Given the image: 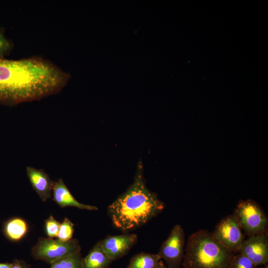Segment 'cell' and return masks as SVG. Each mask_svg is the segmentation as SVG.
<instances>
[{
	"label": "cell",
	"mask_w": 268,
	"mask_h": 268,
	"mask_svg": "<svg viewBox=\"0 0 268 268\" xmlns=\"http://www.w3.org/2000/svg\"><path fill=\"white\" fill-rule=\"evenodd\" d=\"M68 73L42 57L0 58V102L8 105L39 100L59 92Z\"/></svg>",
	"instance_id": "6da1fadb"
},
{
	"label": "cell",
	"mask_w": 268,
	"mask_h": 268,
	"mask_svg": "<svg viewBox=\"0 0 268 268\" xmlns=\"http://www.w3.org/2000/svg\"><path fill=\"white\" fill-rule=\"evenodd\" d=\"M165 207L157 195L146 187L142 166L139 164L134 182L108 206L107 211L116 228L129 232L145 224Z\"/></svg>",
	"instance_id": "7a4b0ae2"
},
{
	"label": "cell",
	"mask_w": 268,
	"mask_h": 268,
	"mask_svg": "<svg viewBox=\"0 0 268 268\" xmlns=\"http://www.w3.org/2000/svg\"><path fill=\"white\" fill-rule=\"evenodd\" d=\"M234 254L212 232L200 230L189 236L182 265L185 268H229Z\"/></svg>",
	"instance_id": "3957f363"
},
{
	"label": "cell",
	"mask_w": 268,
	"mask_h": 268,
	"mask_svg": "<svg viewBox=\"0 0 268 268\" xmlns=\"http://www.w3.org/2000/svg\"><path fill=\"white\" fill-rule=\"evenodd\" d=\"M233 215L242 230L249 236L267 233L268 216L255 201L251 199L240 201Z\"/></svg>",
	"instance_id": "277c9868"
},
{
	"label": "cell",
	"mask_w": 268,
	"mask_h": 268,
	"mask_svg": "<svg viewBox=\"0 0 268 268\" xmlns=\"http://www.w3.org/2000/svg\"><path fill=\"white\" fill-rule=\"evenodd\" d=\"M80 251L81 247L76 239L62 241L58 239L40 237L32 247L31 254L35 260L51 265L60 259Z\"/></svg>",
	"instance_id": "5b68a950"
},
{
	"label": "cell",
	"mask_w": 268,
	"mask_h": 268,
	"mask_svg": "<svg viewBox=\"0 0 268 268\" xmlns=\"http://www.w3.org/2000/svg\"><path fill=\"white\" fill-rule=\"evenodd\" d=\"M185 236L184 229L176 224L167 238L162 242L157 253L167 268H180L185 254Z\"/></svg>",
	"instance_id": "8992f818"
},
{
	"label": "cell",
	"mask_w": 268,
	"mask_h": 268,
	"mask_svg": "<svg viewBox=\"0 0 268 268\" xmlns=\"http://www.w3.org/2000/svg\"><path fill=\"white\" fill-rule=\"evenodd\" d=\"M212 234L221 244L234 254L238 253L244 241L242 229L233 214L222 219Z\"/></svg>",
	"instance_id": "52a82bcc"
},
{
	"label": "cell",
	"mask_w": 268,
	"mask_h": 268,
	"mask_svg": "<svg viewBox=\"0 0 268 268\" xmlns=\"http://www.w3.org/2000/svg\"><path fill=\"white\" fill-rule=\"evenodd\" d=\"M238 253L247 258L257 267L268 262V237L267 233L249 236L244 240Z\"/></svg>",
	"instance_id": "ba28073f"
},
{
	"label": "cell",
	"mask_w": 268,
	"mask_h": 268,
	"mask_svg": "<svg viewBox=\"0 0 268 268\" xmlns=\"http://www.w3.org/2000/svg\"><path fill=\"white\" fill-rule=\"evenodd\" d=\"M135 234L108 236L98 241L101 247L113 262L124 257L137 242Z\"/></svg>",
	"instance_id": "9c48e42d"
},
{
	"label": "cell",
	"mask_w": 268,
	"mask_h": 268,
	"mask_svg": "<svg viewBox=\"0 0 268 268\" xmlns=\"http://www.w3.org/2000/svg\"><path fill=\"white\" fill-rule=\"evenodd\" d=\"M26 174L29 182L41 200L45 202L51 198L54 187L53 182L49 175L43 169L35 167H26Z\"/></svg>",
	"instance_id": "30bf717a"
},
{
	"label": "cell",
	"mask_w": 268,
	"mask_h": 268,
	"mask_svg": "<svg viewBox=\"0 0 268 268\" xmlns=\"http://www.w3.org/2000/svg\"><path fill=\"white\" fill-rule=\"evenodd\" d=\"M52 196L53 200L62 208L71 206L88 210L98 209L96 206L82 203L76 200L62 178L54 182Z\"/></svg>",
	"instance_id": "8fae6325"
},
{
	"label": "cell",
	"mask_w": 268,
	"mask_h": 268,
	"mask_svg": "<svg viewBox=\"0 0 268 268\" xmlns=\"http://www.w3.org/2000/svg\"><path fill=\"white\" fill-rule=\"evenodd\" d=\"M29 230L27 222L19 217H11L2 224V233L5 238L13 242H17L23 239Z\"/></svg>",
	"instance_id": "7c38bea8"
},
{
	"label": "cell",
	"mask_w": 268,
	"mask_h": 268,
	"mask_svg": "<svg viewBox=\"0 0 268 268\" xmlns=\"http://www.w3.org/2000/svg\"><path fill=\"white\" fill-rule=\"evenodd\" d=\"M113 261L102 250L99 242L82 260V268H108Z\"/></svg>",
	"instance_id": "4fadbf2b"
},
{
	"label": "cell",
	"mask_w": 268,
	"mask_h": 268,
	"mask_svg": "<svg viewBox=\"0 0 268 268\" xmlns=\"http://www.w3.org/2000/svg\"><path fill=\"white\" fill-rule=\"evenodd\" d=\"M161 260L158 254L142 252L131 259L127 268H155Z\"/></svg>",
	"instance_id": "5bb4252c"
},
{
	"label": "cell",
	"mask_w": 268,
	"mask_h": 268,
	"mask_svg": "<svg viewBox=\"0 0 268 268\" xmlns=\"http://www.w3.org/2000/svg\"><path fill=\"white\" fill-rule=\"evenodd\" d=\"M80 252L60 259L50 265L49 268H82Z\"/></svg>",
	"instance_id": "9a60e30c"
},
{
	"label": "cell",
	"mask_w": 268,
	"mask_h": 268,
	"mask_svg": "<svg viewBox=\"0 0 268 268\" xmlns=\"http://www.w3.org/2000/svg\"><path fill=\"white\" fill-rule=\"evenodd\" d=\"M74 224L67 217L61 223L58 239L62 241H67L72 239L74 233Z\"/></svg>",
	"instance_id": "2e32d148"
},
{
	"label": "cell",
	"mask_w": 268,
	"mask_h": 268,
	"mask_svg": "<svg viewBox=\"0 0 268 268\" xmlns=\"http://www.w3.org/2000/svg\"><path fill=\"white\" fill-rule=\"evenodd\" d=\"M257 267L248 258L238 253L234 254L229 268H257Z\"/></svg>",
	"instance_id": "e0dca14e"
},
{
	"label": "cell",
	"mask_w": 268,
	"mask_h": 268,
	"mask_svg": "<svg viewBox=\"0 0 268 268\" xmlns=\"http://www.w3.org/2000/svg\"><path fill=\"white\" fill-rule=\"evenodd\" d=\"M60 225L61 223L52 215L45 220V229L48 238H54L58 237Z\"/></svg>",
	"instance_id": "ac0fdd59"
},
{
	"label": "cell",
	"mask_w": 268,
	"mask_h": 268,
	"mask_svg": "<svg viewBox=\"0 0 268 268\" xmlns=\"http://www.w3.org/2000/svg\"><path fill=\"white\" fill-rule=\"evenodd\" d=\"M13 48L12 43L8 39L4 34V30L0 29V58L10 53Z\"/></svg>",
	"instance_id": "d6986e66"
},
{
	"label": "cell",
	"mask_w": 268,
	"mask_h": 268,
	"mask_svg": "<svg viewBox=\"0 0 268 268\" xmlns=\"http://www.w3.org/2000/svg\"><path fill=\"white\" fill-rule=\"evenodd\" d=\"M11 268H31V266L23 260L14 259L11 263Z\"/></svg>",
	"instance_id": "ffe728a7"
},
{
	"label": "cell",
	"mask_w": 268,
	"mask_h": 268,
	"mask_svg": "<svg viewBox=\"0 0 268 268\" xmlns=\"http://www.w3.org/2000/svg\"><path fill=\"white\" fill-rule=\"evenodd\" d=\"M0 268H11V263H0Z\"/></svg>",
	"instance_id": "44dd1931"
},
{
	"label": "cell",
	"mask_w": 268,
	"mask_h": 268,
	"mask_svg": "<svg viewBox=\"0 0 268 268\" xmlns=\"http://www.w3.org/2000/svg\"><path fill=\"white\" fill-rule=\"evenodd\" d=\"M155 268H167L164 262L161 260Z\"/></svg>",
	"instance_id": "7402d4cb"
},
{
	"label": "cell",
	"mask_w": 268,
	"mask_h": 268,
	"mask_svg": "<svg viewBox=\"0 0 268 268\" xmlns=\"http://www.w3.org/2000/svg\"><path fill=\"white\" fill-rule=\"evenodd\" d=\"M264 266V267H260L259 268H268V265L267 264Z\"/></svg>",
	"instance_id": "603a6c76"
}]
</instances>
